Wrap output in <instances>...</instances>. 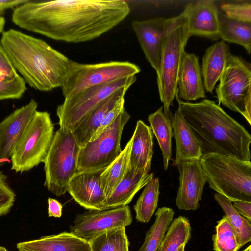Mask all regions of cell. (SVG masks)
Instances as JSON below:
<instances>
[{"instance_id":"cell-1","label":"cell","mask_w":251,"mask_h":251,"mask_svg":"<svg viewBox=\"0 0 251 251\" xmlns=\"http://www.w3.org/2000/svg\"><path fill=\"white\" fill-rule=\"evenodd\" d=\"M130 10L122 0H28L14 9L12 21L21 28L52 39L78 43L110 31Z\"/></svg>"},{"instance_id":"cell-2","label":"cell","mask_w":251,"mask_h":251,"mask_svg":"<svg viewBox=\"0 0 251 251\" xmlns=\"http://www.w3.org/2000/svg\"><path fill=\"white\" fill-rule=\"evenodd\" d=\"M175 98L178 109L201 144L202 155L218 153L250 161V134L220 105L207 99L196 103L182 101L178 89Z\"/></svg>"},{"instance_id":"cell-3","label":"cell","mask_w":251,"mask_h":251,"mask_svg":"<svg viewBox=\"0 0 251 251\" xmlns=\"http://www.w3.org/2000/svg\"><path fill=\"white\" fill-rule=\"evenodd\" d=\"M0 43L13 66L33 88L62 87L72 60L44 40L15 29L3 31Z\"/></svg>"},{"instance_id":"cell-4","label":"cell","mask_w":251,"mask_h":251,"mask_svg":"<svg viewBox=\"0 0 251 251\" xmlns=\"http://www.w3.org/2000/svg\"><path fill=\"white\" fill-rule=\"evenodd\" d=\"M209 187L232 202H251V163L226 155L207 153L199 159Z\"/></svg>"},{"instance_id":"cell-5","label":"cell","mask_w":251,"mask_h":251,"mask_svg":"<svg viewBox=\"0 0 251 251\" xmlns=\"http://www.w3.org/2000/svg\"><path fill=\"white\" fill-rule=\"evenodd\" d=\"M186 18L183 12L173 17L163 44L157 83L164 113L172 114L170 106L177 89V81L185 48L189 38Z\"/></svg>"},{"instance_id":"cell-6","label":"cell","mask_w":251,"mask_h":251,"mask_svg":"<svg viewBox=\"0 0 251 251\" xmlns=\"http://www.w3.org/2000/svg\"><path fill=\"white\" fill-rule=\"evenodd\" d=\"M80 148L71 131L59 128L54 133L43 163L44 186L55 195L67 192L68 183L77 172Z\"/></svg>"},{"instance_id":"cell-7","label":"cell","mask_w":251,"mask_h":251,"mask_svg":"<svg viewBox=\"0 0 251 251\" xmlns=\"http://www.w3.org/2000/svg\"><path fill=\"white\" fill-rule=\"evenodd\" d=\"M54 134L50 114L36 111L14 149L10 157L11 169L22 173L44 162Z\"/></svg>"},{"instance_id":"cell-8","label":"cell","mask_w":251,"mask_h":251,"mask_svg":"<svg viewBox=\"0 0 251 251\" xmlns=\"http://www.w3.org/2000/svg\"><path fill=\"white\" fill-rule=\"evenodd\" d=\"M216 88L218 105L243 115L251 124V64L230 54Z\"/></svg>"},{"instance_id":"cell-9","label":"cell","mask_w":251,"mask_h":251,"mask_svg":"<svg viewBox=\"0 0 251 251\" xmlns=\"http://www.w3.org/2000/svg\"><path fill=\"white\" fill-rule=\"evenodd\" d=\"M137 65L127 61L82 64L71 61L61 87L64 98L85 89L135 75L140 72Z\"/></svg>"},{"instance_id":"cell-10","label":"cell","mask_w":251,"mask_h":251,"mask_svg":"<svg viewBox=\"0 0 251 251\" xmlns=\"http://www.w3.org/2000/svg\"><path fill=\"white\" fill-rule=\"evenodd\" d=\"M135 75L110 83L93 86L65 98L56 109L60 129L72 131L99 103L117 90L130 87L136 81Z\"/></svg>"},{"instance_id":"cell-11","label":"cell","mask_w":251,"mask_h":251,"mask_svg":"<svg viewBox=\"0 0 251 251\" xmlns=\"http://www.w3.org/2000/svg\"><path fill=\"white\" fill-rule=\"evenodd\" d=\"M130 117L124 108L100 136L80 147L77 171L106 168L116 159L122 151V134Z\"/></svg>"},{"instance_id":"cell-12","label":"cell","mask_w":251,"mask_h":251,"mask_svg":"<svg viewBox=\"0 0 251 251\" xmlns=\"http://www.w3.org/2000/svg\"><path fill=\"white\" fill-rule=\"evenodd\" d=\"M132 222L130 207L126 205L78 214L71 226L70 231L75 235L89 242L107 231L126 227Z\"/></svg>"},{"instance_id":"cell-13","label":"cell","mask_w":251,"mask_h":251,"mask_svg":"<svg viewBox=\"0 0 251 251\" xmlns=\"http://www.w3.org/2000/svg\"><path fill=\"white\" fill-rule=\"evenodd\" d=\"M173 18L157 17L134 20L131 24L146 59L156 73L159 69L163 44Z\"/></svg>"},{"instance_id":"cell-14","label":"cell","mask_w":251,"mask_h":251,"mask_svg":"<svg viewBox=\"0 0 251 251\" xmlns=\"http://www.w3.org/2000/svg\"><path fill=\"white\" fill-rule=\"evenodd\" d=\"M176 166L179 172V187L176 205L180 210H196L200 207L199 201L207 182L200 160L182 161Z\"/></svg>"},{"instance_id":"cell-15","label":"cell","mask_w":251,"mask_h":251,"mask_svg":"<svg viewBox=\"0 0 251 251\" xmlns=\"http://www.w3.org/2000/svg\"><path fill=\"white\" fill-rule=\"evenodd\" d=\"M37 108V102L31 99L27 104L17 109L0 123V167L10 159Z\"/></svg>"},{"instance_id":"cell-16","label":"cell","mask_w":251,"mask_h":251,"mask_svg":"<svg viewBox=\"0 0 251 251\" xmlns=\"http://www.w3.org/2000/svg\"><path fill=\"white\" fill-rule=\"evenodd\" d=\"M105 169L77 171L70 179L67 192L84 208L91 211L103 210L106 196L100 177Z\"/></svg>"},{"instance_id":"cell-17","label":"cell","mask_w":251,"mask_h":251,"mask_svg":"<svg viewBox=\"0 0 251 251\" xmlns=\"http://www.w3.org/2000/svg\"><path fill=\"white\" fill-rule=\"evenodd\" d=\"M186 17L189 37L197 36L215 40L219 36V10L212 0L188 3L182 12Z\"/></svg>"},{"instance_id":"cell-18","label":"cell","mask_w":251,"mask_h":251,"mask_svg":"<svg viewBox=\"0 0 251 251\" xmlns=\"http://www.w3.org/2000/svg\"><path fill=\"white\" fill-rule=\"evenodd\" d=\"M129 171L133 174L149 173L153 154V133L143 121H137L131 138Z\"/></svg>"},{"instance_id":"cell-19","label":"cell","mask_w":251,"mask_h":251,"mask_svg":"<svg viewBox=\"0 0 251 251\" xmlns=\"http://www.w3.org/2000/svg\"><path fill=\"white\" fill-rule=\"evenodd\" d=\"M178 96L186 101L206 97L199 58L194 54H183L177 81Z\"/></svg>"},{"instance_id":"cell-20","label":"cell","mask_w":251,"mask_h":251,"mask_svg":"<svg viewBox=\"0 0 251 251\" xmlns=\"http://www.w3.org/2000/svg\"><path fill=\"white\" fill-rule=\"evenodd\" d=\"M171 122L176 145L173 165L176 166L186 160H199L202 156L201 144L178 109L172 114Z\"/></svg>"},{"instance_id":"cell-21","label":"cell","mask_w":251,"mask_h":251,"mask_svg":"<svg viewBox=\"0 0 251 251\" xmlns=\"http://www.w3.org/2000/svg\"><path fill=\"white\" fill-rule=\"evenodd\" d=\"M129 88H122L101 101L71 131L80 147L90 141L106 114L121 99L124 98Z\"/></svg>"},{"instance_id":"cell-22","label":"cell","mask_w":251,"mask_h":251,"mask_svg":"<svg viewBox=\"0 0 251 251\" xmlns=\"http://www.w3.org/2000/svg\"><path fill=\"white\" fill-rule=\"evenodd\" d=\"M16 247L18 249L31 251H91L89 242L71 232H63L20 242Z\"/></svg>"},{"instance_id":"cell-23","label":"cell","mask_w":251,"mask_h":251,"mask_svg":"<svg viewBox=\"0 0 251 251\" xmlns=\"http://www.w3.org/2000/svg\"><path fill=\"white\" fill-rule=\"evenodd\" d=\"M231 54L229 45L218 41L209 47L202 58L201 73L205 91L212 93Z\"/></svg>"},{"instance_id":"cell-24","label":"cell","mask_w":251,"mask_h":251,"mask_svg":"<svg viewBox=\"0 0 251 251\" xmlns=\"http://www.w3.org/2000/svg\"><path fill=\"white\" fill-rule=\"evenodd\" d=\"M153 177L152 173L134 175L128 170L123 180L112 193L106 197L102 205L103 210L127 205L135 194Z\"/></svg>"},{"instance_id":"cell-25","label":"cell","mask_w":251,"mask_h":251,"mask_svg":"<svg viewBox=\"0 0 251 251\" xmlns=\"http://www.w3.org/2000/svg\"><path fill=\"white\" fill-rule=\"evenodd\" d=\"M161 106L155 112L150 114L148 120L153 134L155 135L163 156L164 169L166 170L172 156V138L173 132L171 116L166 115Z\"/></svg>"},{"instance_id":"cell-26","label":"cell","mask_w":251,"mask_h":251,"mask_svg":"<svg viewBox=\"0 0 251 251\" xmlns=\"http://www.w3.org/2000/svg\"><path fill=\"white\" fill-rule=\"evenodd\" d=\"M219 36L225 42L243 46L247 53L251 52V23L241 22L228 18L219 11Z\"/></svg>"},{"instance_id":"cell-27","label":"cell","mask_w":251,"mask_h":251,"mask_svg":"<svg viewBox=\"0 0 251 251\" xmlns=\"http://www.w3.org/2000/svg\"><path fill=\"white\" fill-rule=\"evenodd\" d=\"M131 142L130 138L119 156L101 174L100 184L106 197L112 193L129 170Z\"/></svg>"},{"instance_id":"cell-28","label":"cell","mask_w":251,"mask_h":251,"mask_svg":"<svg viewBox=\"0 0 251 251\" xmlns=\"http://www.w3.org/2000/svg\"><path fill=\"white\" fill-rule=\"evenodd\" d=\"M175 214L169 207H163L155 214L154 222L147 231L144 241L137 251H157Z\"/></svg>"},{"instance_id":"cell-29","label":"cell","mask_w":251,"mask_h":251,"mask_svg":"<svg viewBox=\"0 0 251 251\" xmlns=\"http://www.w3.org/2000/svg\"><path fill=\"white\" fill-rule=\"evenodd\" d=\"M191 226L189 219L179 216L171 222L157 251H178L191 237Z\"/></svg>"},{"instance_id":"cell-30","label":"cell","mask_w":251,"mask_h":251,"mask_svg":"<svg viewBox=\"0 0 251 251\" xmlns=\"http://www.w3.org/2000/svg\"><path fill=\"white\" fill-rule=\"evenodd\" d=\"M159 194V178H153L145 186L133 206L137 221L146 223L150 220L157 208Z\"/></svg>"},{"instance_id":"cell-31","label":"cell","mask_w":251,"mask_h":251,"mask_svg":"<svg viewBox=\"0 0 251 251\" xmlns=\"http://www.w3.org/2000/svg\"><path fill=\"white\" fill-rule=\"evenodd\" d=\"M214 198L228 218L238 238L241 248L251 240V224L234 208L232 201L216 193Z\"/></svg>"},{"instance_id":"cell-32","label":"cell","mask_w":251,"mask_h":251,"mask_svg":"<svg viewBox=\"0 0 251 251\" xmlns=\"http://www.w3.org/2000/svg\"><path fill=\"white\" fill-rule=\"evenodd\" d=\"M91 251H129L125 227L107 231L89 242Z\"/></svg>"},{"instance_id":"cell-33","label":"cell","mask_w":251,"mask_h":251,"mask_svg":"<svg viewBox=\"0 0 251 251\" xmlns=\"http://www.w3.org/2000/svg\"><path fill=\"white\" fill-rule=\"evenodd\" d=\"M212 240L215 251H238L241 248L237 236L225 215L218 221Z\"/></svg>"},{"instance_id":"cell-34","label":"cell","mask_w":251,"mask_h":251,"mask_svg":"<svg viewBox=\"0 0 251 251\" xmlns=\"http://www.w3.org/2000/svg\"><path fill=\"white\" fill-rule=\"evenodd\" d=\"M26 89L25 82L19 75L11 80H0V100L19 99Z\"/></svg>"},{"instance_id":"cell-35","label":"cell","mask_w":251,"mask_h":251,"mask_svg":"<svg viewBox=\"0 0 251 251\" xmlns=\"http://www.w3.org/2000/svg\"><path fill=\"white\" fill-rule=\"evenodd\" d=\"M221 10L228 18L244 22L251 23V4L223 3Z\"/></svg>"},{"instance_id":"cell-36","label":"cell","mask_w":251,"mask_h":251,"mask_svg":"<svg viewBox=\"0 0 251 251\" xmlns=\"http://www.w3.org/2000/svg\"><path fill=\"white\" fill-rule=\"evenodd\" d=\"M15 198L16 194L7 182V176L0 170V216L9 212Z\"/></svg>"},{"instance_id":"cell-37","label":"cell","mask_w":251,"mask_h":251,"mask_svg":"<svg viewBox=\"0 0 251 251\" xmlns=\"http://www.w3.org/2000/svg\"><path fill=\"white\" fill-rule=\"evenodd\" d=\"M19 74L13 66L0 42V80L9 81L14 79Z\"/></svg>"},{"instance_id":"cell-38","label":"cell","mask_w":251,"mask_h":251,"mask_svg":"<svg viewBox=\"0 0 251 251\" xmlns=\"http://www.w3.org/2000/svg\"><path fill=\"white\" fill-rule=\"evenodd\" d=\"M125 99H121L115 106L106 114L101 124L91 138L90 141L95 139L107 129L115 120L125 108Z\"/></svg>"},{"instance_id":"cell-39","label":"cell","mask_w":251,"mask_h":251,"mask_svg":"<svg viewBox=\"0 0 251 251\" xmlns=\"http://www.w3.org/2000/svg\"><path fill=\"white\" fill-rule=\"evenodd\" d=\"M232 203L236 210L251 222V202L237 200L232 201Z\"/></svg>"},{"instance_id":"cell-40","label":"cell","mask_w":251,"mask_h":251,"mask_svg":"<svg viewBox=\"0 0 251 251\" xmlns=\"http://www.w3.org/2000/svg\"><path fill=\"white\" fill-rule=\"evenodd\" d=\"M48 204V214L49 217L60 218L62 213V205L57 200L49 198L47 200Z\"/></svg>"},{"instance_id":"cell-41","label":"cell","mask_w":251,"mask_h":251,"mask_svg":"<svg viewBox=\"0 0 251 251\" xmlns=\"http://www.w3.org/2000/svg\"><path fill=\"white\" fill-rule=\"evenodd\" d=\"M28 0H0V15L6 9L17 7Z\"/></svg>"},{"instance_id":"cell-42","label":"cell","mask_w":251,"mask_h":251,"mask_svg":"<svg viewBox=\"0 0 251 251\" xmlns=\"http://www.w3.org/2000/svg\"><path fill=\"white\" fill-rule=\"evenodd\" d=\"M5 24V18L1 15H0V33L3 32Z\"/></svg>"},{"instance_id":"cell-43","label":"cell","mask_w":251,"mask_h":251,"mask_svg":"<svg viewBox=\"0 0 251 251\" xmlns=\"http://www.w3.org/2000/svg\"><path fill=\"white\" fill-rule=\"evenodd\" d=\"M242 251H251V245L250 244L247 247Z\"/></svg>"},{"instance_id":"cell-44","label":"cell","mask_w":251,"mask_h":251,"mask_svg":"<svg viewBox=\"0 0 251 251\" xmlns=\"http://www.w3.org/2000/svg\"><path fill=\"white\" fill-rule=\"evenodd\" d=\"M185 245H182L178 251H184Z\"/></svg>"},{"instance_id":"cell-45","label":"cell","mask_w":251,"mask_h":251,"mask_svg":"<svg viewBox=\"0 0 251 251\" xmlns=\"http://www.w3.org/2000/svg\"><path fill=\"white\" fill-rule=\"evenodd\" d=\"M0 251H8L5 248L0 246Z\"/></svg>"},{"instance_id":"cell-46","label":"cell","mask_w":251,"mask_h":251,"mask_svg":"<svg viewBox=\"0 0 251 251\" xmlns=\"http://www.w3.org/2000/svg\"><path fill=\"white\" fill-rule=\"evenodd\" d=\"M18 251H31L26 250H24V249H18Z\"/></svg>"}]
</instances>
